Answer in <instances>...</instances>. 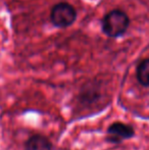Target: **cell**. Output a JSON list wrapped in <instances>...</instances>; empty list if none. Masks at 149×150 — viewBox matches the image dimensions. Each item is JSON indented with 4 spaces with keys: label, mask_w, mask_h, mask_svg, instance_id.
Masks as SVG:
<instances>
[{
    "label": "cell",
    "mask_w": 149,
    "mask_h": 150,
    "mask_svg": "<svg viewBox=\"0 0 149 150\" xmlns=\"http://www.w3.org/2000/svg\"><path fill=\"white\" fill-rule=\"evenodd\" d=\"M130 25L129 16L121 10H112L104 16L102 21V30L112 38L124 35Z\"/></svg>",
    "instance_id": "1"
},
{
    "label": "cell",
    "mask_w": 149,
    "mask_h": 150,
    "mask_svg": "<svg viewBox=\"0 0 149 150\" xmlns=\"http://www.w3.org/2000/svg\"><path fill=\"white\" fill-rule=\"evenodd\" d=\"M77 11L71 4L61 2L54 5L50 13V20L58 28H66L76 21Z\"/></svg>",
    "instance_id": "2"
},
{
    "label": "cell",
    "mask_w": 149,
    "mask_h": 150,
    "mask_svg": "<svg viewBox=\"0 0 149 150\" xmlns=\"http://www.w3.org/2000/svg\"><path fill=\"white\" fill-rule=\"evenodd\" d=\"M106 140L112 144H119L121 141L131 139L135 135V130L132 126L121 122H112L107 128Z\"/></svg>",
    "instance_id": "3"
},
{
    "label": "cell",
    "mask_w": 149,
    "mask_h": 150,
    "mask_svg": "<svg viewBox=\"0 0 149 150\" xmlns=\"http://www.w3.org/2000/svg\"><path fill=\"white\" fill-rule=\"evenodd\" d=\"M50 140L44 135L36 134L31 136L25 143V150H52Z\"/></svg>",
    "instance_id": "4"
},
{
    "label": "cell",
    "mask_w": 149,
    "mask_h": 150,
    "mask_svg": "<svg viewBox=\"0 0 149 150\" xmlns=\"http://www.w3.org/2000/svg\"><path fill=\"white\" fill-rule=\"evenodd\" d=\"M137 80L142 86L149 87V58L140 62L136 71Z\"/></svg>",
    "instance_id": "5"
}]
</instances>
